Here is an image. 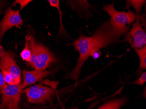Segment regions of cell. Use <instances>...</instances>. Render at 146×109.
Returning <instances> with one entry per match:
<instances>
[{
    "instance_id": "ba28073f",
    "label": "cell",
    "mask_w": 146,
    "mask_h": 109,
    "mask_svg": "<svg viewBox=\"0 0 146 109\" xmlns=\"http://www.w3.org/2000/svg\"><path fill=\"white\" fill-rule=\"evenodd\" d=\"M19 11L11 8H8L5 11L4 18L0 23V43L8 30L15 27L21 28V26L24 25L23 21Z\"/></svg>"
},
{
    "instance_id": "ffe728a7",
    "label": "cell",
    "mask_w": 146,
    "mask_h": 109,
    "mask_svg": "<svg viewBox=\"0 0 146 109\" xmlns=\"http://www.w3.org/2000/svg\"></svg>"
},
{
    "instance_id": "30bf717a",
    "label": "cell",
    "mask_w": 146,
    "mask_h": 109,
    "mask_svg": "<svg viewBox=\"0 0 146 109\" xmlns=\"http://www.w3.org/2000/svg\"><path fill=\"white\" fill-rule=\"evenodd\" d=\"M128 99L124 96L119 99H112L106 102L97 109H121V107L127 103ZM68 109H79L77 106L68 107Z\"/></svg>"
},
{
    "instance_id": "4fadbf2b",
    "label": "cell",
    "mask_w": 146,
    "mask_h": 109,
    "mask_svg": "<svg viewBox=\"0 0 146 109\" xmlns=\"http://www.w3.org/2000/svg\"><path fill=\"white\" fill-rule=\"evenodd\" d=\"M126 5H125V7L127 9H128L130 6H132L133 7L135 11H136V15L137 16L141 15V11L144 5V4L146 3V1H126Z\"/></svg>"
},
{
    "instance_id": "ac0fdd59",
    "label": "cell",
    "mask_w": 146,
    "mask_h": 109,
    "mask_svg": "<svg viewBox=\"0 0 146 109\" xmlns=\"http://www.w3.org/2000/svg\"><path fill=\"white\" fill-rule=\"evenodd\" d=\"M101 55V52L99 50H98L96 51L95 52H93L90 56H92V57L94 58L95 59H98V58L100 57Z\"/></svg>"
},
{
    "instance_id": "9c48e42d",
    "label": "cell",
    "mask_w": 146,
    "mask_h": 109,
    "mask_svg": "<svg viewBox=\"0 0 146 109\" xmlns=\"http://www.w3.org/2000/svg\"><path fill=\"white\" fill-rule=\"evenodd\" d=\"M54 71V70L48 71L38 69L32 71L24 70L23 72V82L20 83L21 88L23 90L28 86L35 84L50 75Z\"/></svg>"
},
{
    "instance_id": "7a4b0ae2",
    "label": "cell",
    "mask_w": 146,
    "mask_h": 109,
    "mask_svg": "<svg viewBox=\"0 0 146 109\" xmlns=\"http://www.w3.org/2000/svg\"><path fill=\"white\" fill-rule=\"evenodd\" d=\"M114 1L106 5L102 9L110 15V22L119 36H121L129 31V26L135 21H139L141 15L137 16L133 11H119L115 8Z\"/></svg>"
},
{
    "instance_id": "5bb4252c",
    "label": "cell",
    "mask_w": 146,
    "mask_h": 109,
    "mask_svg": "<svg viewBox=\"0 0 146 109\" xmlns=\"http://www.w3.org/2000/svg\"><path fill=\"white\" fill-rule=\"evenodd\" d=\"M20 56L23 61H25L28 63L30 62L32 57V54L28 44L26 41H25V47L20 53Z\"/></svg>"
},
{
    "instance_id": "5b68a950",
    "label": "cell",
    "mask_w": 146,
    "mask_h": 109,
    "mask_svg": "<svg viewBox=\"0 0 146 109\" xmlns=\"http://www.w3.org/2000/svg\"><path fill=\"white\" fill-rule=\"evenodd\" d=\"M35 62L32 67L35 69L46 70L52 63L59 62L57 58L49 50L48 48L36 42Z\"/></svg>"
},
{
    "instance_id": "d6986e66",
    "label": "cell",
    "mask_w": 146,
    "mask_h": 109,
    "mask_svg": "<svg viewBox=\"0 0 146 109\" xmlns=\"http://www.w3.org/2000/svg\"><path fill=\"white\" fill-rule=\"evenodd\" d=\"M1 9H2V4H1V1H0V15L1 14Z\"/></svg>"
},
{
    "instance_id": "3957f363",
    "label": "cell",
    "mask_w": 146,
    "mask_h": 109,
    "mask_svg": "<svg viewBox=\"0 0 146 109\" xmlns=\"http://www.w3.org/2000/svg\"><path fill=\"white\" fill-rule=\"evenodd\" d=\"M55 87L44 86L42 83L29 87L24 90L28 99V101L32 104H52V100L55 96Z\"/></svg>"
},
{
    "instance_id": "7c38bea8",
    "label": "cell",
    "mask_w": 146,
    "mask_h": 109,
    "mask_svg": "<svg viewBox=\"0 0 146 109\" xmlns=\"http://www.w3.org/2000/svg\"><path fill=\"white\" fill-rule=\"evenodd\" d=\"M140 59V70L146 69V46L141 48H133Z\"/></svg>"
},
{
    "instance_id": "6da1fadb",
    "label": "cell",
    "mask_w": 146,
    "mask_h": 109,
    "mask_svg": "<svg viewBox=\"0 0 146 109\" xmlns=\"http://www.w3.org/2000/svg\"><path fill=\"white\" fill-rule=\"evenodd\" d=\"M120 37L110 20L102 24L92 36H87L81 34L78 39L70 44L79 53L78 63L74 69L66 75L64 79H73L75 81V83H77L81 74L82 67L91 55L102 48L120 43Z\"/></svg>"
},
{
    "instance_id": "e0dca14e",
    "label": "cell",
    "mask_w": 146,
    "mask_h": 109,
    "mask_svg": "<svg viewBox=\"0 0 146 109\" xmlns=\"http://www.w3.org/2000/svg\"><path fill=\"white\" fill-rule=\"evenodd\" d=\"M6 85V83L5 82L3 77L2 73L0 71V92L4 89V88Z\"/></svg>"
},
{
    "instance_id": "8fae6325",
    "label": "cell",
    "mask_w": 146,
    "mask_h": 109,
    "mask_svg": "<svg viewBox=\"0 0 146 109\" xmlns=\"http://www.w3.org/2000/svg\"><path fill=\"white\" fill-rule=\"evenodd\" d=\"M50 3V5L54 7L57 9V10L59 11V17H60V27L59 28V32L58 35L59 36H66L68 34L67 32L66 31L63 26L62 22V16L64 14V12L60 9V1L59 0H48L47 1Z\"/></svg>"
},
{
    "instance_id": "52a82bcc",
    "label": "cell",
    "mask_w": 146,
    "mask_h": 109,
    "mask_svg": "<svg viewBox=\"0 0 146 109\" xmlns=\"http://www.w3.org/2000/svg\"><path fill=\"white\" fill-rule=\"evenodd\" d=\"M128 42L133 48H141L146 44V33L142 24L137 20L129 31L125 34L124 38L120 42Z\"/></svg>"
},
{
    "instance_id": "2e32d148",
    "label": "cell",
    "mask_w": 146,
    "mask_h": 109,
    "mask_svg": "<svg viewBox=\"0 0 146 109\" xmlns=\"http://www.w3.org/2000/svg\"><path fill=\"white\" fill-rule=\"evenodd\" d=\"M146 73L144 72L141 75V77L139 78L135 82L133 83V84L140 86H143V84L146 82Z\"/></svg>"
},
{
    "instance_id": "8992f818",
    "label": "cell",
    "mask_w": 146,
    "mask_h": 109,
    "mask_svg": "<svg viewBox=\"0 0 146 109\" xmlns=\"http://www.w3.org/2000/svg\"><path fill=\"white\" fill-rule=\"evenodd\" d=\"M15 53L10 51H4L0 55V70L11 74L14 78L15 84H20L21 71L16 64Z\"/></svg>"
},
{
    "instance_id": "277c9868",
    "label": "cell",
    "mask_w": 146,
    "mask_h": 109,
    "mask_svg": "<svg viewBox=\"0 0 146 109\" xmlns=\"http://www.w3.org/2000/svg\"><path fill=\"white\" fill-rule=\"evenodd\" d=\"M23 92L20 84H6L1 91L0 109H21L19 105L20 98Z\"/></svg>"
},
{
    "instance_id": "9a60e30c",
    "label": "cell",
    "mask_w": 146,
    "mask_h": 109,
    "mask_svg": "<svg viewBox=\"0 0 146 109\" xmlns=\"http://www.w3.org/2000/svg\"><path fill=\"white\" fill-rule=\"evenodd\" d=\"M32 1L31 0H16L13 2L12 4V6H15L17 4H20V9L19 11L22 10L27 5H28L30 2Z\"/></svg>"
}]
</instances>
